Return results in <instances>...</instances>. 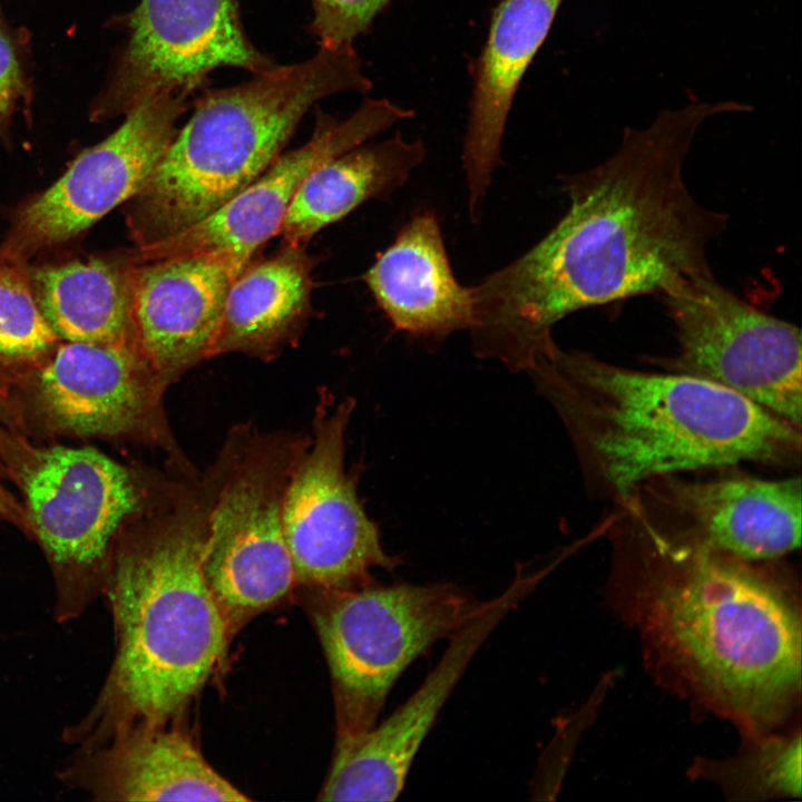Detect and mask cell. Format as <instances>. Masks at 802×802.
Returning a JSON list of instances; mask_svg holds the SVG:
<instances>
[{
    "label": "cell",
    "instance_id": "8fae6325",
    "mask_svg": "<svg viewBox=\"0 0 802 802\" xmlns=\"http://www.w3.org/2000/svg\"><path fill=\"white\" fill-rule=\"evenodd\" d=\"M188 98L158 92L130 108L116 131L82 151L59 179L17 209L0 256L27 264L133 198L174 139Z\"/></svg>",
    "mask_w": 802,
    "mask_h": 802
},
{
    "label": "cell",
    "instance_id": "9a60e30c",
    "mask_svg": "<svg viewBox=\"0 0 802 802\" xmlns=\"http://www.w3.org/2000/svg\"><path fill=\"white\" fill-rule=\"evenodd\" d=\"M25 373L31 405L52 432L167 439L165 385L137 346L63 341Z\"/></svg>",
    "mask_w": 802,
    "mask_h": 802
},
{
    "label": "cell",
    "instance_id": "f1b7e54d",
    "mask_svg": "<svg viewBox=\"0 0 802 802\" xmlns=\"http://www.w3.org/2000/svg\"><path fill=\"white\" fill-rule=\"evenodd\" d=\"M0 518L10 521L23 531L30 534V525L22 507L14 497L7 491L0 482Z\"/></svg>",
    "mask_w": 802,
    "mask_h": 802
},
{
    "label": "cell",
    "instance_id": "277c9868",
    "mask_svg": "<svg viewBox=\"0 0 802 802\" xmlns=\"http://www.w3.org/2000/svg\"><path fill=\"white\" fill-rule=\"evenodd\" d=\"M208 510L186 503L118 539L102 591L116 652L92 705L62 731L76 751L166 725L222 662L231 634L203 568Z\"/></svg>",
    "mask_w": 802,
    "mask_h": 802
},
{
    "label": "cell",
    "instance_id": "44dd1931",
    "mask_svg": "<svg viewBox=\"0 0 802 802\" xmlns=\"http://www.w3.org/2000/svg\"><path fill=\"white\" fill-rule=\"evenodd\" d=\"M136 264L130 251L26 268L38 309L60 341L139 348Z\"/></svg>",
    "mask_w": 802,
    "mask_h": 802
},
{
    "label": "cell",
    "instance_id": "7a4b0ae2",
    "mask_svg": "<svg viewBox=\"0 0 802 802\" xmlns=\"http://www.w3.org/2000/svg\"><path fill=\"white\" fill-rule=\"evenodd\" d=\"M602 535L661 672L751 737L781 722L800 694L801 618L777 559L671 544L616 506Z\"/></svg>",
    "mask_w": 802,
    "mask_h": 802
},
{
    "label": "cell",
    "instance_id": "484cf974",
    "mask_svg": "<svg viewBox=\"0 0 802 802\" xmlns=\"http://www.w3.org/2000/svg\"><path fill=\"white\" fill-rule=\"evenodd\" d=\"M391 0H311V30L320 46L352 45Z\"/></svg>",
    "mask_w": 802,
    "mask_h": 802
},
{
    "label": "cell",
    "instance_id": "4fadbf2b",
    "mask_svg": "<svg viewBox=\"0 0 802 802\" xmlns=\"http://www.w3.org/2000/svg\"><path fill=\"white\" fill-rule=\"evenodd\" d=\"M100 115L127 113L158 92L190 95L214 70L277 66L247 37L239 0H140Z\"/></svg>",
    "mask_w": 802,
    "mask_h": 802
},
{
    "label": "cell",
    "instance_id": "9c48e42d",
    "mask_svg": "<svg viewBox=\"0 0 802 802\" xmlns=\"http://www.w3.org/2000/svg\"><path fill=\"white\" fill-rule=\"evenodd\" d=\"M354 401L322 400L314 440L295 459L284 488L281 519L295 585L314 589L360 587L371 570L394 571L400 559L383 548L379 528L344 466L345 433Z\"/></svg>",
    "mask_w": 802,
    "mask_h": 802
},
{
    "label": "cell",
    "instance_id": "e0dca14e",
    "mask_svg": "<svg viewBox=\"0 0 802 802\" xmlns=\"http://www.w3.org/2000/svg\"><path fill=\"white\" fill-rule=\"evenodd\" d=\"M248 262L231 252L137 261V342L165 387L211 356L226 294Z\"/></svg>",
    "mask_w": 802,
    "mask_h": 802
},
{
    "label": "cell",
    "instance_id": "8992f818",
    "mask_svg": "<svg viewBox=\"0 0 802 802\" xmlns=\"http://www.w3.org/2000/svg\"><path fill=\"white\" fill-rule=\"evenodd\" d=\"M315 590L312 618L331 674L338 739L370 730L405 668L483 605L448 584Z\"/></svg>",
    "mask_w": 802,
    "mask_h": 802
},
{
    "label": "cell",
    "instance_id": "2e32d148",
    "mask_svg": "<svg viewBox=\"0 0 802 802\" xmlns=\"http://www.w3.org/2000/svg\"><path fill=\"white\" fill-rule=\"evenodd\" d=\"M413 116L385 98H366L346 119L319 114L312 137L281 154L253 183L214 213L183 232L145 248L139 262L207 252H231L251 261L255 251L280 232L290 203L306 176L400 120Z\"/></svg>",
    "mask_w": 802,
    "mask_h": 802
},
{
    "label": "cell",
    "instance_id": "4316f807",
    "mask_svg": "<svg viewBox=\"0 0 802 802\" xmlns=\"http://www.w3.org/2000/svg\"><path fill=\"white\" fill-rule=\"evenodd\" d=\"M22 91L23 79L17 51L0 23V130L7 127Z\"/></svg>",
    "mask_w": 802,
    "mask_h": 802
},
{
    "label": "cell",
    "instance_id": "ac0fdd59",
    "mask_svg": "<svg viewBox=\"0 0 802 802\" xmlns=\"http://www.w3.org/2000/svg\"><path fill=\"white\" fill-rule=\"evenodd\" d=\"M58 777L96 801L248 800L207 763L187 733L167 724L76 751Z\"/></svg>",
    "mask_w": 802,
    "mask_h": 802
},
{
    "label": "cell",
    "instance_id": "ba28073f",
    "mask_svg": "<svg viewBox=\"0 0 802 802\" xmlns=\"http://www.w3.org/2000/svg\"><path fill=\"white\" fill-rule=\"evenodd\" d=\"M658 296L672 320L677 351L652 359L655 364L728 389L801 427L798 326L743 301L712 271L682 277Z\"/></svg>",
    "mask_w": 802,
    "mask_h": 802
},
{
    "label": "cell",
    "instance_id": "d4e9b609",
    "mask_svg": "<svg viewBox=\"0 0 802 802\" xmlns=\"http://www.w3.org/2000/svg\"><path fill=\"white\" fill-rule=\"evenodd\" d=\"M756 745L715 773L732 791L763 795H801L800 734L754 736Z\"/></svg>",
    "mask_w": 802,
    "mask_h": 802
},
{
    "label": "cell",
    "instance_id": "6da1fadb",
    "mask_svg": "<svg viewBox=\"0 0 802 802\" xmlns=\"http://www.w3.org/2000/svg\"><path fill=\"white\" fill-rule=\"evenodd\" d=\"M733 101L663 110L627 128L605 160L564 176L569 207L531 248L472 286L471 348L528 371L555 343L554 325L579 310L645 294L710 272L708 250L728 216L702 205L684 167L710 118L747 111Z\"/></svg>",
    "mask_w": 802,
    "mask_h": 802
},
{
    "label": "cell",
    "instance_id": "83f0119b",
    "mask_svg": "<svg viewBox=\"0 0 802 802\" xmlns=\"http://www.w3.org/2000/svg\"><path fill=\"white\" fill-rule=\"evenodd\" d=\"M7 419L0 405V470L16 480L25 460L33 447L12 433L6 426Z\"/></svg>",
    "mask_w": 802,
    "mask_h": 802
},
{
    "label": "cell",
    "instance_id": "7402d4cb",
    "mask_svg": "<svg viewBox=\"0 0 802 802\" xmlns=\"http://www.w3.org/2000/svg\"><path fill=\"white\" fill-rule=\"evenodd\" d=\"M312 270L303 245L285 243L273 256L250 261L228 288L211 356L268 358L295 339L311 313Z\"/></svg>",
    "mask_w": 802,
    "mask_h": 802
},
{
    "label": "cell",
    "instance_id": "5bb4252c",
    "mask_svg": "<svg viewBox=\"0 0 802 802\" xmlns=\"http://www.w3.org/2000/svg\"><path fill=\"white\" fill-rule=\"evenodd\" d=\"M541 573L518 569L511 585L450 638L446 653L418 689L370 730L336 739L322 801H392L438 714L486 638L536 586Z\"/></svg>",
    "mask_w": 802,
    "mask_h": 802
},
{
    "label": "cell",
    "instance_id": "7c38bea8",
    "mask_svg": "<svg viewBox=\"0 0 802 802\" xmlns=\"http://www.w3.org/2000/svg\"><path fill=\"white\" fill-rule=\"evenodd\" d=\"M294 461L276 448L248 454L208 510L203 568L231 635L295 585L281 519Z\"/></svg>",
    "mask_w": 802,
    "mask_h": 802
},
{
    "label": "cell",
    "instance_id": "52a82bcc",
    "mask_svg": "<svg viewBox=\"0 0 802 802\" xmlns=\"http://www.w3.org/2000/svg\"><path fill=\"white\" fill-rule=\"evenodd\" d=\"M16 481L53 575V616L74 620L102 595L118 535L141 503L138 481L94 448L63 446L33 448Z\"/></svg>",
    "mask_w": 802,
    "mask_h": 802
},
{
    "label": "cell",
    "instance_id": "d6986e66",
    "mask_svg": "<svg viewBox=\"0 0 802 802\" xmlns=\"http://www.w3.org/2000/svg\"><path fill=\"white\" fill-rule=\"evenodd\" d=\"M563 0H500L477 62L462 149L469 212L477 222L519 84L546 40Z\"/></svg>",
    "mask_w": 802,
    "mask_h": 802
},
{
    "label": "cell",
    "instance_id": "ffe728a7",
    "mask_svg": "<svg viewBox=\"0 0 802 802\" xmlns=\"http://www.w3.org/2000/svg\"><path fill=\"white\" fill-rule=\"evenodd\" d=\"M378 306L400 332L443 338L475 321L472 286L450 265L436 214H415L364 275Z\"/></svg>",
    "mask_w": 802,
    "mask_h": 802
},
{
    "label": "cell",
    "instance_id": "cb8c5ba5",
    "mask_svg": "<svg viewBox=\"0 0 802 802\" xmlns=\"http://www.w3.org/2000/svg\"><path fill=\"white\" fill-rule=\"evenodd\" d=\"M26 267L0 256V366L21 372L60 342L38 309Z\"/></svg>",
    "mask_w": 802,
    "mask_h": 802
},
{
    "label": "cell",
    "instance_id": "5b68a950",
    "mask_svg": "<svg viewBox=\"0 0 802 802\" xmlns=\"http://www.w3.org/2000/svg\"><path fill=\"white\" fill-rule=\"evenodd\" d=\"M372 87L352 45L320 46L309 59L211 90L141 189L127 202L135 248L163 242L222 207L280 155L305 114L340 92Z\"/></svg>",
    "mask_w": 802,
    "mask_h": 802
},
{
    "label": "cell",
    "instance_id": "3957f363",
    "mask_svg": "<svg viewBox=\"0 0 802 802\" xmlns=\"http://www.w3.org/2000/svg\"><path fill=\"white\" fill-rule=\"evenodd\" d=\"M527 372L597 500L617 502L659 476L801 464V427L712 382L619 366L557 343Z\"/></svg>",
    "mask_w": 802,
    "mask_h": 802
},
{
    "label": "cell",
    "instance_id": "603a6c76",
    "mask_svg": "<svg viewBox=\"0 0 802 802\" xmlns=\"http://www.w3.org/2000/svg\"><path fill=\"white\" fill-rule=\"evenodd\" d=\"M426 155L420 139L408 141L397 134L324 162L297 188L278 233L286 244L305 246L320 229L364 202L391 196Z\"/></svg>",
    "mask_w": 802,
    "mask_h": 802
},
{
    "label": "cell",
    "instance_id": "30bf717a",
    "mask_svg": "<svg viewBox=\"0 0 802 802\" xmlns=\"http://www.w3.org/2000/svg\"><path fill=\"white\" fill-rule=\"evenodd\" d=\"M734 469L659 476L612 505L675 545L749 560H779L799 549L800 476L767 479Z\"/></svg>",
    "mask_w": 802,
    "mask_h": 802
}]
</instances>
